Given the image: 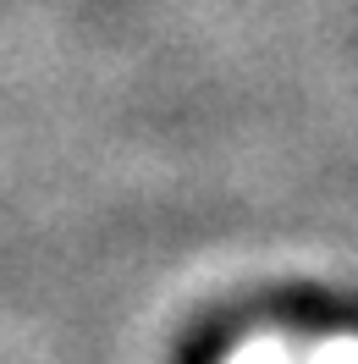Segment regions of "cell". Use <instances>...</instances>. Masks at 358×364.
Returning a JSON list of instances; mask_svg holds the SVG:
<instances>
[{
	"mask_svg": "<svg viewBox=\"0 0 358 364\" xmlns=\"http://www.w3.org/2000/svg\"><path fill=\"white\" fill-rule=\"evenodd\" d=\"M226 364H298V353H292V342H281V337H248Z\"/></svg>",
	"mask_w": 358,
	"mask_h": 364,
	"instance_id": "obj_1",
	"label": "cell"
},
{
	"mask_svg": "<svg viewBox=\"0 0 358 364\" xmlns=\"http://www.w3.org/2000/svg\"><path fill=\"white\" fill-rule=\"evenodd\" d=\"M303 364H358V337H325V342H314L309 353H303Z\"/></svg>",
	"mask_w": 358,
	"mask_h": 364,
	"instance_id": "obj_2",
	"label": "cell"
}]
</instances>
